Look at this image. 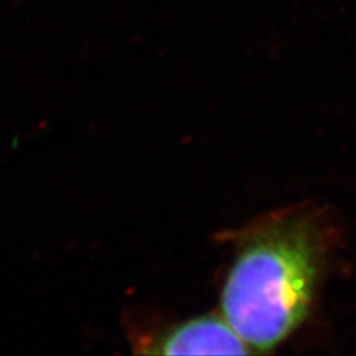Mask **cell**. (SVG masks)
<instances>
[{
    "instance_id": "1",
    "label": "cell",
    "mask_w": 356,
    "mask_h": 356,
    "mask_svg": "<svg viewBox=\"0 0 356 356\" xmlns=\"http://www.w3.org/2000/svg\"><path fill=\"white\" fill-rule=\"evenodd\" d=\"M235 259L221 289V315L254 352H269L300 327L324 272L334 233L310 205L291 207L233 233Z\"/></svg>"
},
{
    "instance_id": "2",
    "label": "cell",
    "mask_w": 356,
    "mask_h": 356,
    "mask_svg": "<svg viewBox=\"0 0 356 356\" xmlns=\"http://www.w3.org/2000/svg\"><path fill=\"white\" fill-rule=\"evenodd\" d=\"M251 352L222 315H204L181 322L156 339L146 353L214 355Z\"/></svg>"
}]
</instances>
